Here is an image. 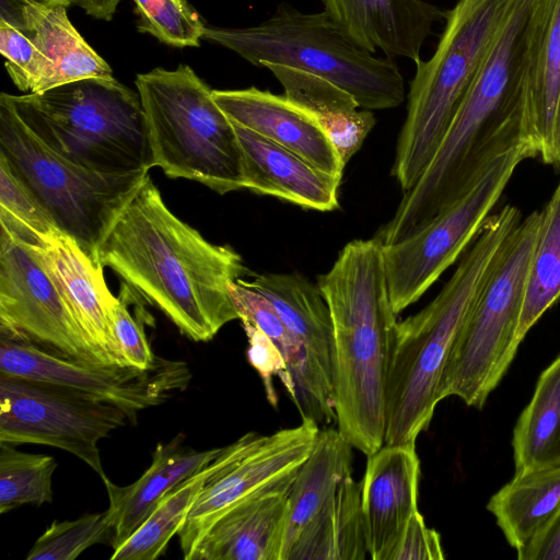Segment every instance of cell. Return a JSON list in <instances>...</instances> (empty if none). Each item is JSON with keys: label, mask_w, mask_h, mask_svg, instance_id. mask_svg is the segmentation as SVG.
<instances>
[{"label": "cell", "mask_w": 560, "mask_h": 560, "mask_svg": "<svg viewBox=\"0 0 560 560\" xmlns=\"http://www.w3.org/2000/svg\"><path fill=\"white\" fill-rule=\"evenodd\" d=\"M522 140L560 165V0H540L523 85Z\"/></svg>", "instance_id": "cell-17"}, {"label": "cell", "mask_w": 560, "mask_h": 560, "mask_svg": "<svg viewBox=\"0 0 560 560\" xmlns=\"http://www.w3.org/2000/svg\"><path fill=\"white\" fill-rule=\"evenodd\" d=\"M0 158L56 225L95 261L116 218L149 172L103 174L78 165L47 145L0 95Z\"/></svg>", "instance_id": "cell-8"}, {"label": "cell", "mask_w": 560, "mask_h": 560, "mask_svg": "<svg viewBox=\"0 0 560 560\" xmlns=\"http://www.w3.org/2000/svg\"><path fill=\"white\" fill-rule=\"evenodd\" d=\"M518 560H560V514L533 545L517 553Z\"/></svg>", "instance_id": "cell-41"}, {"label": "cell", "mask_w": 560, "mask_h": 560, "mask_svg": "<svg viewBox=\"0 0 560 560\" xmlns=\"http://www.w3.org/2000/svg\"><path fill=\"white\" fill-rule=\"evenodd\" d=\"M352 446L338 429L320 428L288 497V513L279 560H289L295 545L332 501L352 472Z\"/></svg>", "instance_id": "cell-24"}, {"label": "cell", "mask_w": 560, "mask_h": 560, "mask_svg": "<svg viewBox=\"0 0 560 560\" xmlns=\"http://www.w3.org/2000/svg\"><path fill=\"white\" fill-rule=\"evenodd\" d=\"M209 464L168 491L144 522L113 549L110 559L154 560L164 555L187 521L209 474Z\"/></svg>", "instance_id": "cell-32"}, {"label": "cell", "mask_w": 560, "mask_h": 560, "mask_svg": "<svg viewBox=\"0 0 560 560\" xmlns=\"http://www.w3.org/2000/svg\"><path fill=\"white\" fill-rule=\"evenodd\" d=\"M0 338L101 363L54 278L34 250L4 228L0 234Z\"/></svg>", "instance_id": "cell-14"}, {"label": "cell", "mask_w": 560, "mask_h": 560, "mask_svg": "<svg viewBox=\"0 0 560 560\" xmlns=\"http://www.w3.org/2000/svg\"><path fill=\"white\" fill-rule=\"evenodd\" d=\"M291 486L232 506L210 527L189 560H279Z\"/></svg>", "instance_id": "cell-21"}, {"label": "cell", "mask_w": 560, "mask_h": 560, "mask_svg": "<svg viewBox=\"0 0 560 560\" xmlns=\"http://www.w3.org/2000/svg\"><path fill=\"white\" fill-rule=\"evenodd\" d=\"M419 478L416 444H384L368 456L361 504L372 560H392L407 524L419 511Z\"/></svg>", "instance_id": "cell-16"}, {"label": "cell", "mask_w": 560, "mask_h": 560, "mask_svg": "<svg viewBox=\"0 0 560 560\" xmlns=\"http://www.w3.org/2000/svg\"><path fill=\"white\" fill-rule=\"evenodd\" d=\"M243 280L271 303L317 370L332 382L331 317L317 283L296 272L256 273Z\"/></svg>", "instance_id": "cell-25"}, {"label": "cell", "mask_w": 560, "mask_h": 560, "mask_svg": "<svg viewBox=\"0 0 560 560\" xmlns=\"http://www.w3.org/2000/svg\"><path fill=\"white\" fill-rule=\"evenodd\" d=\"M541 222L534 211L500 249L457 336L444 378L445 396L481 409L514 359L529 264Z\"/></svg>", "instance_id": "cell-9"}, {"label": "cell", "mask_w": 560, "mask_h": 560, "mask_svg": "<svg viewBox=\"0 0 560 560\" xmlns=\"http://www.w3.org/2000/svg\"><path fill=\"white\" fill-rule=\"evenodd\" d=\"M132 289L124 283L115 314V332L127 366L139 370L152 368L156 357L147 339L141 312L136 316L129 311Z\"/></svg>", "instance_id": "cell-38"}, {"label": "cell", "mask_w": 560, "mask_h": 560, "mask_svg": "<svg viewBox=\"0 0 560 560\" xmlns=\"http://www.w3.org/2000/svg\"><path fill=\"white\" fill-rule=\"evenodd\" d=\"M488 510L517 553L525 550L560 514V466L516 472L492 495Z\"/></svg>", "instance_id": "cell-26"}, {"label": "cell", "mask_w": 560, "mask_h": 560, "mask_svg": "<svg viewBox=\"0 0 560 560\" xmlns=\"http://www.w3.org/2000/svg\"><path fill=\"white\" fill-rule=\"evenodd\" d=\"M137 28L174 47H198L206 24L186 0H132Z\"/></svg>", "instance_id": "cell-35"}, {"label": "cell", "mask_w": 560, "mask_h": 560, "mask_svg": "<svg viewBox=\"0 0 560 560\" xmlns=\"http://www.w3.org/2000/svg\"><path fill=\"white\" fill-rule=\"evenodd\" d=\"M68 3L24 0L21 24L54 69L52 88L85 78L113 77L108 63L83 39L67 14ZM51 88V89H52Z\"/></svg>", "instance_id": "cell-27"}, {"label": "cell", "mask_w": 560, "mask_h": 560, "mask_svg": "<svg viewBox=\"0 0 560 560\" xmlns=\"http://www.w3.org/2000/svg\"><path fill=\"white\" fill-rule=\"evenodd\" d=\"M319 425L308 419L271 434L248 432L210 462L209 474L178 533L185 560L228 510L257 493L291 486L310 455Z\"/></svg>", "instance_id": "cell-12"}, {"label": "cell", "mask_w": 560, "mask_h": 560, "mask_svg": "<svg viewBox=\"0 0 560 560\" xmlns=\"http://www.w3.org/2000/svg\"><path fill=\"white\" fill-rule=\"evenodd\" d=\"M230 120L292 151L315 167L341 177L346 164L317 119L284 95L255 86L212 90Z\"/></svg>", "instance_id": "cell-18"}, {"label": "cell", "mask_w": 560, "mask_h": 560, "mask_svg": "<svg viewBox=\"0 0 560 560\" xmlns=\"http://www.w3.org/2000/svg\"><path fill=\"white\" fill-rule=\"evenodd\" d=\"M203 38L254 66L280 63L322 77L349 92L364 109L394 108L407 96L397 63L355 44L324 10L305 13L283 3L254 26L206 25Z\"/></svg>", "instance_id": "cell-5"}, {"label": "cell", "mask_w": 560, "mask_h": 560, "mask_svg": "<svg viewBox=\"0 0 560 560\" xmlns=\"http://www.w3.org/2000/svg\"><path fill=\"white\" fill-rule=\"evenodd\" d=\"M221 450L196 451L179 434L156 445L151 465L131 485L121 487L108 477L103 479L109 501L106 513L113 526L112 548L121 545L168 491L205 468Z\"/></svg>", "instance_id": "cell-22"}, {"label": "cell", "mask_w": 560, "mask_h": 560, "mask_svg": "<svg viewBox=\"0 0 560 560\" xmlns=\"http://www.w3.org/2000/svg\"><path fill=\"white\" fill-rule=\"evenodd\" d=\"M0 224L18 235H43L58 228L28 188L1 158Z\"/></svg>", "instance_id": "cell-37"}, {"label": "cell", "mask_w": 560, "mask_h": 560, "mask_svg": "<svg viewBox=\"0 0 560 560\" xmlns=\"http://www.w3.org/2000/svg\"><path fill=\"white\" fill-rule=\"evenodd\" d=\"M8 97L38 138L78 165L103 174L154 167L140 96L114 77Z\"/></svg>", "instance_id": "cell-4"}, {"label": "cell", "mask_w": 560, "mask_h": 560, "mask_svg": "<svg viewBox=\"0 0 560 560\" xmlns=\"http://www.w3.org/2000/svg\"><path fill=\"white\" fill-rule=\"evenodd\" d=\"M366 555L361 482L350 474L324 513L295 545L289 560H363Z\"/></svg>", "instance_id": "cell-29"}, {"label": "cell", "mask_w": 560, "mask_h": 560, "mask_svg": "<svg viewBox=\"0 0 560 560\" xmlns=\"http://www.w3.org/2000/svg\"><path fill=\"white\" fill-rule=\"evenodd\" d=\"M56 468L52 456L25 453L12 444L0 443V513L24 504L51 503Z\"/></svg>", "instance_id": "cell-33"}, {"label": "cell", "mask_w": 560, "mask_h": 560, "mask_svg": "<svg viewBox=\"0 0 560 560\" xmlns=\"http://www.w3.org/2000/svg\"><path fill=\"white\" fill-rule=\"evenodd\" d=\"M533 156L528 144L513 145L428 223L383 247L389 295L397 315L416 303L475 240L517 165Z\"/></svg>", "instance_id": "cell-10"}, {"label": "cell", "mask_w": 560, "mask_h": 560, "mask_svg": "<svg viewBox=\"0 0 560 560\" xmlns=\"http://www.w3.org/2000/svg\"><path fill=\"white\" fill-rule=\"evenodd\" d=\"M247 337V359L259 374L268 401L277 406L278 397L273 386L277 376L285 387L288 395L292 393L290 374L282 353L273 341L255 324L246 318L240 319Z\"/></svg>", "instance_id": "cell-39"}, {"label": "cell", "mask_w": 560, "mask_h": 560, "mask_svg": "<svg viewBox=\"0 0 560 560\" xmlns=\"http://www.w3.org/2000/svg\"><path fill=\"white\" fill-rule=\"evenodd\" d=\"M244 188L316 211L339 208L341 177L326 173L292 151L234 124Z\"/></svg>", "instance_id": "cell-20"}, {"label": "cell", "mask_w": 560, "mask_h": 560, "mask_svg": "<svg viewBox=\"0 0 560 560\" xmlns=\"http://www.w3.org/2000/svg\"><path fill=\"white\" fill-rule=\"evenodd\" d=\"M515 474L560 466V357L539 376L513 433Z\"/></svg>", "instance_id": "cell-30"}, {"label": "cell", "mask_w": 560, "mask_h": 560, "mask_svg": "<svg viewBox=\"0 0 560 560\" xmlns=\"http://www.w3.org/2000/svg\"><path fill=\"white\" fill-rule=\"evenodd\" d=\"M98 260L194 341L240 319L230 284L246 270L241 255L177 218L150 174L104 237Z\"/></svg>", "instance_id": "cell-1"}, {"label": "cell", "mask_w": 560, "mask_h": 560, "mask_svg": "<svg viewBox=\"0 0 560 560\" xmlns=\"http://www.w3.org/2000/svg\"><path fill=\"white\" fill-rule=\"evenodd\" d=\"M283 88L284 96L312 114L330 141L341 148L358 143L371 129L375 117L361 108L346 90L316 74L280 63H265Z\"/></svg>", "instance_id": "cell-28"}, {"label": "cell", "mask_w": 560, "mask_h": 560, "mask_svg": "<svg viewBox=\"0 0 560 560\" xmlns=\"http://www.w3.org/2000/svg\"><path fill=\"white\" fill-rule=\"evenodd\" d=\"M324 11L355 44L389 59L420 60L433 26L446 10L425 0H320Z\"/></svg>", "instance_id": "cell-19"}, {"label": "cell", "mask_w": 560, "mask_h": 560, "mask_svg": "<svg viewBox=\"0 0 560 560\" xmlns=\"http://www.w3.org/2000/svg\"><path fill=\"white\" fill-rule=\"evenodd\" d=\"M230 292L240 319L255 324L282 353L292 384L290 398L301 417L315 421L319 428L336 422L332 382L317 370L271 303L243 278L230 284Z\"/></svg>", "instance_id": "cell-23"}, {"label": "cell", "mask_w": 560, "mask_h": 560, "mask_svg": "<svg viewBox=\"0 0 560 560\" xmlns=\"http://www.w3.org/2000/svg\"><path fill=\"white\" fill-rule=\"evenodd\" d=\"M383 247L376 236L347 243L316 282L332 325L337 429L366 456L384 445L386 382L398 324Z\"/></svg>", "instance_id": "cell-2"}, {"label": "cell", "mask_w": 560, "mask_h": 560, "mask_svg": "<svg viewBox=\"0 0 560 560\" xmlns=\"http://www.w3.org/2000/svg\"><path fill=\"white\" fill-rule=\"evenodd\" d=\"M24 0H1V7H0V19L4 20L5 22L12 24L15 27H20L21 24V18H20V7ZM35 2L39 3H57V2H63L69 3L68 0H33Z\"/></svg>", "instance_id": "cell-43"}, {"label": "cell", "mask_w": 560, "mask_h": 560, "mask_svg": "<svg viewBox=\"0 0 560 560\" xmlns=\"http://www.w3.org/2000/svg\"><path fill=\"white\" fill-rule=\"evenodd\" d=\"M94 19L109 21L114 16L119 0H68Z\"/></svg>", "instance_id": "cell-42"}, {"label": "cell", "mask_w": 560, "mask_h": 560, "mask_svg": "<svg viewBox=\"0 0 560 560\" xmlns=\"http://www.w3.org/2000/svg\"><path fill=\"white\" fill-rule=\"evenodd\" d=\"M440 534L425 525L418 511L407 524L392 556V560H442L444 559Z\"/></svg>", "instance_id": "cell-40"}, {"label": "cell", "mask_w": 560, "mask_h": 560, "mask_svg": "<svg viewBox=\"0 0 560 560\" xmlns=\"http://www.w3.org/2000/svg\"><path fill=\"white\" fill-rule=\"evenodd\" d=\"M505 0H457L433 55L418 60L392 176L410 190L430 165L501 19Z\"/></svg>", "instance_id": "cell-7"}, {"label": "cell", "mask_w": 560, "mask_h": 560, "mask_svg": "<svg viewBox=\"0 0 560 560\" xmlns=\"http://www.w3.org/2000/svg\"><path fill=\"white\" fill-rule=\"evenodd\" d=\"M0 375L56 384L113 404L135 421L137 413L165 402L188 386L184 361L158 359L147 370L91 363L57 355L28 342L0 338Z\"/></svg>", "instance_id": "cell-13"}, {"label": "cell", "mask_w": 560, "mask_h": 560, "mask_svg": "<svg viewBox=\"0 0 560 560\" xmlns=\"http://www.w3.org/2000/svg\"><path fill=\"white\" fill-rule=\"evenodd\" d=\"M560 298V183L541 211L525 287L517 337L528 330Z\"/></svg>", "instance_id": "cell-31"}, {"label": "cell", "mask_w": 560, "mask_h": 560, "mask_svg": "<svg viewBox=\"0 0 560 560\" xmlns=\"http://www.w3.org/2000/svg\"><path fill=\"white\" fill-rule=\"evenodd\" d=\"M133 422L120 407L70 388L0 375V443H34L63 450L103 480L98 444Z\"/></svg>", "instance_id": "cell-11"}, {"label": "cell", "mask_w": 560, "mask_h": 560, "mask_svg": "<svg viewBox=\"0 0 560 560\" xmlns=\"http://www.w3.org/2000/svg\"><path fill=\"white\" fill-rule=\"evenodd\" d=\"M112 539L113 526L106 511L55 521L36 539L26 560H73L94 545H112Z\"/></svg>", "instance_id": "cell-34"}, {"label": "cell", "mask_w": 560, "mask_h": 560, "mask_svg": "<svg viewBox=\"0 0 560 560\" xmlns=\"http://www.w3.org/2000/svg\"><path fill=\"white\" fill-rule=\"evenodd\" d=\"M153 166L171 178L201 183L220 195L244 188L235 128L212 90L187 65L138 74Z\"/></svg>", "instance_id": "cell-6"}, {"label": "cell", "mask_w": 560, "mask_h": 560, "mask_svg": "<svg viewBox=\"0 0 560 560\" xmlns=\"http://www.w3.org/2000/svg\"><path fill=\"white\" fill-rule=\"evenodd\" d=\"M521 222L505 205L488 217L440 293L398 322L386 382L384 444H416L443 400L453 347L506 238Z\"/></svg>", "instance_id": "cell-3"}, {"label": "cell", "mask_w": 560, "mask_h": 560, "mask_svg": "<svg viewBox=\"0 0 560 560\" xmlns=\"http://www.w3.org/2000/svg\"><path fill=\"white\" fill-rule=\"evenodd\" d=\"M14 235L34 250L54 278L98 361L127 366L115 332L118 296L106 284L104 266L58 228L43 235Z\"/></svg>", "instance_id": "cell-15"}, {"label": "cell", "mask_w": 560, "mask_h": 560, "mask_svg": "<svg viewBox=\"0 0 560 560\" xmlns=\"http://www.w3.org/2000/svg\"><path fill=\"white\" fill-rule=\"evenodd\" d=\"M0 52L15 86L30 93L52 88L54 69L47 57L18 27L0 19Z\"/></svg>", "instance_id": "cell-36"}]
</instances>
